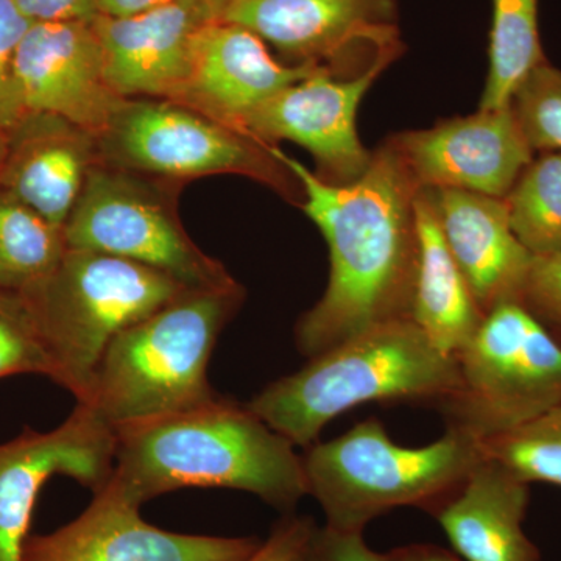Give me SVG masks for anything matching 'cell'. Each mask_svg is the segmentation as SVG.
<instances>
[{
  "instance_id": "obj_1",
  "label": "cell",
  "mask_w": 561,
  "mask_h": 561,
  "mask_svg": "<svg viewBox=\"0 0 561 561\" xmlns=\"http://www.w3.org/2000/svg\"><path fill=\"white\" fill-rule=\"evenodd\" d=\"M301 184V208L330 247L331 275L321 300L298 320L302 356L332 348L383 321L411 319L419 271L415 184L389 144L373 151L370 168L350 184L321 181L273 146Z\"/></svg>"
},
{
  "instance_id": "obj_2",
  "label": "cell",
  "mask_w": 561,
  "mask_h": 561,
  "mask_svg": "<svg viewBox=\"0 0 561 561\" xmlns=\"http://www.w3.org/2000/svg\"><path fill=\"white\" fill-rule=\"evenodd\" d=\"M116 432L110 485L146 504L183 489H230L254 494L287 515L308 494L302 457L249 405L219 397Z\"/></svg>"
},
{
  "instance_id": "obj_3",
  "label": "cell",
  "mask_w": 561,
  "mask_h": 561,
  "mask_svg": "<svg viewBox=\"0 0 561 561\" xmlns=\"http://www.w3.org/2000/svg\"><path fill=\"white\" fill-rule=\"evenodd\" d=\"M459 383L456 357L442 353L412 319L373 324L311 357L300 371L268 383L247 405L295 446L367 402L437 408Z\"/></svg>"
},
{
  "instance_id": "obj_4",
  "label": "cell",
  "mask_w": 561,
  "mask_h": 561,
  "mask_svg": "<svg viewBox=\"0 0 561 561\" xmlns=\"http://www.w3.org/2000/svg\"><path fill=\"white\" fill-rule=\"evenodd\" d=\"M243 298L238 280L184 290L111 341L77 404L116 430L217 400L208 379L210 357Z\"/></svg>"
},
{
  "instance_id": "obj_5",
  "label": "cell",
  "mask_w": 561,
  "mask_h": 561,
  "mask_svg": "<svg viewBox=\"0 0 561 561\" xmlns=\"http://www.w3.org/2000/svg\"><path fill=\"white\" fill-rule=\"evenodd\" d=\"M481 442L446 427L440 440L408 448L391 440L375 416L302 456L308 494L343 531L365 527L398 507L434 513L451 500L482 460Z\"/></svg>"
},
{
  "instance_id": "obj_6",
  "label": "cell",
  "mask_w": 561,
  "mask_h": 561,
  "mask_svg": "<svg viewBox=\"0 0 561 561\" xmlns=\"http://www.w3.org/2000/svg\"><path fill=\"white\" fill-rule=\"evenodd\" d=\"M187 287L122 257L68 249L60 264L21 291L50 360V379L83 400L106 346Z\"/></svg>"
},
{
  "instance_id": "obj_7",
  "label": "cell",
  "mask_w": 561,
  "mask_h": 561,
  "mask_svg": "<svg viewBox=\"0 0 561 561\" xmlns=\"http://www.w3.org/2000/svg\"><path fill=\"white\" fill-rule=\"evenodd\" d=\"M456 360L459 383L437 409L446 427L476 440L518 430L561 404V343L522 302L486 313Z\"/></svg>"
},
{
  "instance_id": "obj_8",
  "label": "cell",
  "mask_w": 561,
  "mask_h": 561,
  "mask_svg": "<svg viewBox=\"0 0 561 561\" xmlns=\"http://www.w3.org/2000/svg\"><path fill=\"white\" fill-rule=\"evenodd\" d=\"M101 162L172 183L241 175L301 198V184L272 144L165 99H125L98 136Z\"/></svg>"
},
{
  "instance_id": "obj_9",
  "label": "cell",
  "mask_w": 561,
  "mask_h": 561,
  "mask_svg": "<svg viewBox=\"0 0 561 561\" xmlns=\"http://www.w3.org/2000/svg\"><path fill=\"white\" fill-rule=\"evenodd\" d=\"M181 186L99 162L65 224L69 249L138 262L187 289L230 286L236 279L224 264L203 253L181 224Z\"/></svg>"
},
{
  "instance_id": "obj_10",
  "label": "cell",
  "mask_w": 561,
  "mask_h": 561,
  "mask_svg": "<svg viewBox=\"0 0 561 561\" xmlns=\"http://www.w3.org/2000/svg\"><path fill=\"white\" fill-rule=\"evenodd\" d=\"M401 50L383 51L367 69L351 77L319 66L254 111L243 131L272 146L279 140L298 144L312 154L313 173L324 183H354L373 160V151L362 146L357 135V108L373 81Z\"/></svg>"
},
{
  "instance_id": "obj_11",
  "label": "cell",
  "mask_w": 561,
  "mask_h": 561,
  "mask_svg": "<svg viewBox=\"0 0 561 561\" xmlns=\"http://www.w3.org/2000/svg\"><path fill=\"white\" fill-rule=\"evenodd\" d=\"M116 432L87 405L49 432L25 430L0 445V561H22L44 483L68 476L92 493L110 482Z\"/></svg>"
},
{
  "instance_id": "obj_12",
  "label": "cell",
  "mask_w": 561,
  "mask_h": 561,
  "mask_svg": "<svg viewBox=\"0 0 561 561\" xmlns=\"http://www.w3.org/2000/svg\"><path fill=\"white\" fill-rule=\"evenodd\" d=\"M416 190L504 198L535 157L512 105L443 121L386 140Z\"/></svg>"
},
{
  "instance_id": "obj_13",
  "label": "cell",
  "mask_w": 561,
  "mask_h": 561,
  "mask_svg": "<svg viewBox=\"0 0 561 561\" xmlns=\"http://www.w3.org/2000/svg\"><path fill=\"white\" fill-rule=\"evenodd\" d=\"M397 0H228L221 20L242 25L291 65L345 72L357 50L400 46Z\"/></svg>"
},
{
  "instance_id": "obj_14",
  "label": "cell",
  "mask_w": 561,
  "mask_h": 561,
  "mask_svg": "<svg viewBox=\"0 0 561 561\" xmlns=\"http://www.w3.org/2000/svg\"><path fill=\"white\" fill-rule=\"evenodd\" d=\"M139 505L110 483L79 518L47 535H28L22 561H245L254 537L179 534L144 522Z\"/></svg>"
},
{
  "instance_id": "obj_15",
  "label": "cell",
  "mask_w": 561,
  "mask_h": 561,
  "mask_svg": "<svg viewBox=\"0 0 561 561\" xmlns=\"http://www.w3.org/2000/svg\"><path fill=\"white\" fill-rule=\"evenodd\" d=\"M16 80L27 113L57 114L94 136L125 101L106 80L92 21L33 22L18 49Z\"/></svg>"
},
{
  "instance_id": "obj_16",
  "label": "cell",
  "mask_w": 561,
  "mask_h": 561,
  "mask_svg": "<svg viewBox=\"0 0 561 561\" xmlns=\"http://www.w3.org/2000/svg\"><path fill=\"white\" fill-rule=\"evenodd\" d=\"M224 9L213 0H179L133 16L99 14L92 25L111 88L124 99L175 101L190 77L195 36Z\"/></svg>"
},
{
  "instance_id": "obj_17",
  "label": "cell",
  "mask_w": 561,
  "mask_h": 561,
  "mask_svg": "<svg viewBox=\"0 0 561 561\" xmlns=\"http://www.w3.org/2000/svg\"><path fill=\"white\" fill-rule=\"evenodd\" d=\"M317 68L283 65L268 54L260 36L217 20L195 36L190 77L173 102L243 131L254 111Z\"/></svg>"
},
{
  "instance_id": "obj_18",
  "label": "cell",
  "mask_w": 561,
  "mask_h": 561,
  "mask_svg": "<svg viewBox=\"0 0 561 561\" xmlns=\"http://www.w3.org/2000/svg\"><path fill=\"white\" fill-rule=\"evenodd\" d=\"M99 162L98 136L57 114L28 111L7 131L0 186L65 228Z\"/></svg>"
},
{
  "instance_id": "obj_19",
  "label": "cell",
  "mask_w": 561,
  "mask_h": 561,
  "mask_svg": "<svg viewBox=\"0 0 561 561\" xmlns=\"http://www.w3.org/2000/svg\"><path fill=\"white\" fill-rule=\"evenodd\" d=\"M445 241L482 312L522 298L534 254L516 238L504 198L430 190Z\"/></svg>"
},
{
  "instance_id": "obj_20",
  "label": "cell",
  "mask_w": 561,
  "mask_h": 561,
  "mask_svg": "<svg viewBox=\"0 0 561 561\" xmlns=\"http://www.w3.org/2000/svg\"><path fill=\"white\" fill-rule=\"evenodd\" d=\"M529 502L530 483L483 456L432 516L461 560L541 561L540 549L524 531Z\"/></svg>"
},
{
  "instance_id": "obj_21",
  "label": "cell",
  "mask_w": 561,
  "mask_h": 561,
  "mask_svg": "<svg viewBox=\"0 0 561 561\" xmlns=\"http://www.w3.org/2000/svg\"><path fill=\"white\" fill-rule=\"evenodd\" d=\"M413 208L419 231V271L411 319L442 353L456 357L472 341L485 313L445 241L430 190L416 192Z\"/></svg>"
},
{
  "instance_id": "obj_22",
  "label": "cell",
  "mask_w": 561,
  "mask_h": 561,
  "mask_svg": "<svg viewBox=\"0 0 561 561\" xmlns=\"http://www.w3.org/2000/svg\"><path fill=\"white\" fill-rule=\"evenodd\" d=\"M489 58L479 108H508L527 77L548 62L538 28V0H493Z\"/></svg>"
},
{
  "instance_id": "obj_23",
  "label": "cell",
  "mask_w": 561,
  "mask_h": 561,
  "mask_svg": "<svg viewBox=\"0 0 561 561\" xmlns=\"http://www.w3.org/2000/svg\"><path fill=\"white\" fill-rule=\"evenodd\" d=\"M68 249L65 228L0 186V290L21 294L35 286L55 271Z\"/></svg>"
},
{
  "instance_id": "obj_24",
  "label": "cell",
  "mask_w": 561,
  "mask_h": 561,
  "mask_svg": "<svg viewBox=\"0 0 561 561\" xmlns=\"http://www.w3.org/2000/svg\"><path fill=\"white\" fill-rule=\"evenodd\" d=\"M512 230L534 256L561 251V151H540L504 197Z\"/></svg>"
},
{
  "instance_id": "obj_25",
  "label": "cell",
  "mask_w": 561,
  "mask_h": 561,
  "mask_svg": "<svg viewBox=\"0 0 561 561\" xmlns=\"http://www.w3.org/2000/svg\"><path fill=\"white\" fill-rule=\"evenodd\" d=\"M481 448L523 481L561 489V404L518 430L481 442Z\"/></svg>"
},
{
  "instance_id": "obj_26",
  "label": "cell",
  "mask_w": 561,
  "mask_h": 561,
  "mask_svg": "<svg viewBox=\"0 0 561 561\" xmlns=\"http://www.w3.org/2000/svg\"><path fill=\"white\" fill-rule=\"evenodd\" d=\"M524 135L535 151H561V70L545 62L512 99Z\"/></svg>"
},
{
  "instance_id": "obj_27",
  "label": "cell",
  "mask_w": 561,
  "mask_h": 561,
  "mask_svg": "<svg viewBox=\"0 0 561 561\" xmlns=\"http://www.w3.org/2000/svg\"><path fill=\"white\" fill-rule=\"evenodd\" d=\"M51 367L31 308L21 294L0 290V379L18 375L50 378Z\"/></svg>"
},
{
  "instance_id": "obj_28",
  "label": "cell",
  "mask_w": 561,
  "mask_h": 561,
  "mask_svg": "<svg viewBox=\"0 0 561 561\" xmlns=\"http://www.w3.org/2000/svg\"><path fill=\"white\" fill-rule=\"evenodd\" d=\"M33 22L13 0H0V128L9 131L27 111L16 80V55Z\"/></svg>"
},
{
  "instance_id": "obj_29",
  "label": "cell",
  "mask_w": 561,
  "mask_h": 561,
  "mask_svg": "<svg viewBox=\"0 0 561 561\" xmlns=\"http://www.w3.org/2000/svg\"><path fill=\"white\" fill-rule=\"evenodd\" d=\"M519 302L549 330L561 327V251L534 256Z\"/></svg>"
},
{
  "instance_id": "obj_30",
  "label": "cell",
  "mask_w": 561,
  "mask_h": 561,
  "mask_svg": "<svg viewBox=\"0 0 561 561\" xmlns=\"http://www.w3.org/2000/svg\"><path fill=\"white\" fill-rule=\"evenodd\" d=\"M301 561H389L386 553L373 551L364 531L335 530L317 526Z\"/></svg>"
},
{
  "instance_id": "obj_31",
  "label": "cell",
  "mask_w": 561,
  "mask_h": 561,
  "mask_svg": "<svg viewBox=\"0 0 561 561\" xmlns=\"http://www.w3.org/2000/svg\"><path fill=\"white\" fill-rule=\"evenodd\" d=\"M316 527V519L311 516L287 513L272 527L271 534L261 541L256 552L245 561H301Z\"/></svg>"
},
{
  "instance_id": "obj_32",
  "label": "cell",
  "mask_w": 561,
  "mask_h": 561,
  "mask_svg": "<svg viewBox=\"0 0 561 561\" xmlns=\"http://www.w3.org/2000/svg\"><path fill=\"white\" fill-rule=\"evenodd\" d=\"M32 22L94 21L98 0H13Z\"/></svg>"
},
{
  "instance_id": "obj_33",
  "label": "cell",
  "mask_w": 561,
  "mask_h": 561,
  "mask_svg": "<svg viewBox=\"0 0 561 561\" xmlns=\"http://www.w3.org/2000/svg\"><path fill=\"white\" fill-rule=\"evenodd\" d=\"M386 557L389 561H465L457 553L431 542L401 546V548L391 549Z\"/></svg>"
},
{
  "instance_id": "obj_34",
  "label": "cell",
  "mask_w": 561,
  "mask_h": 561,
  "mask_svg": "<svg viewBox=\"0 0 561 561\" xmlns=\"http://www.w3.org/2000/svg\"><path fill=\"white\" fill-rule=\"evenodd\" d=\"M173 2H179V0H98V10L102 16L125 18L144 13V11L160 9V7ZM213 2L225 7L228 0H213Z\"/></svg>"
},
{
  "instance_id": "obj_35",
  "label": "cell",
  "mask_w": 561,
  "mask_h": 561,
  "mask_svg": "<svg viewBox=\"0 0 561 561\" xmlns=\"http://www.w3.org/2000/svg\"><path fill=\"white\" fill-rule=\"evenodd\" d=\"M7 153V130L0 128V168H2V162L5 160Z\"/></svg>"
},
{
  "instance_id": "obj_36",
  "label": "cell",
  "mask_w": 561,
  "mask_h": 561,
  "mask_svg": "<svg viewBox=\"0 0 561 561\" xmlns=\"http://www.w3.org/2000/svg\"><path fill=\"white\" fill-rule=\"evenodd\" d=\"M552 334L556 335L557 341L561 343V327L552 328Z\"/></svg>"
}]
</instances>
